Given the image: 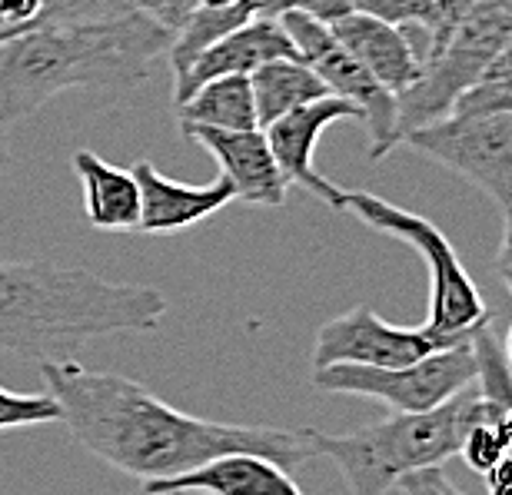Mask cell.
I'll return each mask as SVG.
<instances>
[{"mask_svg": "<svg viewBox=\"0 0 512 495\" xmlns=\"http://www.w3.org/2000/svg\"><path fill=\"white\" fill-rule=\"evenodd\" d=\"M512 40V0H476L449 37L423 60L416 84L396 97L399 143L409 130L449 117L453 103L486 74Z\"/></svg>", "mask_w": 512, "mask_h": 495, "instance_id": "8992f818", "label": "cell"}, {"mask_svg": "<svg viewBox=\"0 0 512 495\" xmlns=\"http://www.w3.org/2000/svg\"><path fill=\"white\" fill-rule=\"evenodd\" d=\"M479 419L489 416L473 383L459 389L443 406L426 412H396L393 419L373 422L350 436H326L320 429L306 432L316 456H326L340 466L350 495H386L409 472L443 466L446 459H453L469 426Z\"/></svg>", "mask_w": 512, "mask_h": 495, "instance_id": "277c9868", "label": "cell"}, {"mask_svg": "<svg viewBox=\"0 0 512 495\" xmlns=\"http://www.w3.org/2000/svg\"><path fill=\"white\" fill-rule=\"evenodd\" d=\"M133 177L140 187V233L170 236L197 226L230 203H237V193L223 177L210 183H180L160 173L150 160L133 163Z\"/></svg>", "mask_w": 512, "mask_h": 495, "instance_id": "4fadbf2b", "label": "cell"}, {"mask_svg": "<svg viewBox=\"0 0 512 495\" xmlns=\"http://www.w3.org/2000/svg\"><path fill=\"white\" fill-rule=\"evenodd\" d=\"M143 495H306L280 462L233 452L180 476L143 482Z\"/></svg>", "mask_w": 512, "mask_h": 495, "instance_id": "9a60e30c", "label": "cell"}, {"mask_svg": "<svg viewBox=\"0 0 512 495\" xmlns=\"http://www.w3.org/2000/svg\"><path fill=\"white\" fill-rule=\"evenodd\" d=\"M60 419H64V412L50 393H14V389L0 386V432L50 426Z\"/></svg>", "mask_w": 512, "mask_h": 495, "instance_id": "44dd1931", "label": "cell"}, {"mask_svg": "<svg viewBox=\"0 0 512 495\" xmlns=\"http://www.w3.org/2000/svg\"><path fill=\"white\" fill-rule=\"evenodd\" d=\"M343 120H360L363 123V113L356 103L330 94V97L303 103V107L283 113V117H276L273 123H266L263 127L266 143H270V150H273L276 163H280L286 183H296L300 190L313 193V197L323 200L330 210H333L340 187H336L333 180H326L323 173L313 167V157H316V143H320L326 127L343 123Z\"/></svg>", "mask_w": 512, "mask_h": 495, "instance_id": "8fae6325", "label": "cell"}, {"mask_svg": "<svg viewBox=\"0 0 512 495\" xmlns=\"http://www.w3.org/2000/svg\"><path fill=\"white\" fill-rule=\"evenodd\" d=\"M4 163H7V123L0 120V183H4Z\"/></svg>", "mask_w": 512, "mask_h": 495, "instance_id": "4dcf8cb0", "label": "cell"}, {"mask_svg": "<svg viewBox=\"0 0 512 495\" xmlns=\"http://www.w3.org/2000/svg\"><path fill=\"white\" fill-rule=\"evenodd\" d=\"M476 353L473 339L439 353H429L409 366H353V363H333L323 369H313L310 383L320 393L333 396H363L376 399L393 412H426L433 406H443L459 389L476 383Z\"/></svg>", "mask_w": 512, "mask_h": 495, "instance_id": "52a82bcc", "label": "cell"}, {"mask_svg": "<svg viewBox=\"0 0 512 495\" xmlns=\"http://www.w3.org/2000/svg\"><path fill=\"white\" fill-rule=\"evenodd\" d=\"M350 0H256L260 17H280V14H306L323 24H333L336 17L350 14Z\"/></svg>", "mask_w": 512, "mask_h": 495, "instance_id": "cb8c5ba5", "label": "cell"}, {"mask_svg": "<svg viewBox=\"0 0 512 495\" xmlns=\"http://www.w3.org/2000/svg\"><path fill=\"white\" fill-rule=\"evenodd\" d=\"M74 173L84 187V213L90 226L107 233H124L140 226V187L124 167H114L94 150L74 153Z\"/></svg>", "mask_w": 512, "mask_h": 495, "instance_id": "e0dca14e", "label": "cell"}, {"mask_svg": "<svg viewBox=\"0 0 512 495\" xmlns=\"http://www.w3.org/2000/svg\"><path fill=\"white\" fill-rule=\"evenodd\" d=\"M433 4H436V24H433V30H429L426 57L433 54V50H439V44L449 37V30H453L459 20L469 14V7H473L476 0H433Z\"/></svg>", "mask_w": 512, "mask_h": 495, "instance_id": "83f0119b", "label": "cell"}, {"mask_svg": "<svg viewBox=\"0 0 512 495\" xmlns=\"http://www.w3.org/2000/svg\"><path fill=\"white\" fill-rule=\"evenodd\" d=\"M180 130L210 127V130H256V103L250 77H220L197 87L177 103Z\"/></svg>", "mask_w": 512, "mask_h": 495, "instance_id": "d6986e66", "label": "cell"}, {"mask_svg": "<svg viewBox=\"0 0 512 495\" xmlns=\"http://www.w3.org/2000/svg\"><path fill=\"white\" fill-rule=\"evenodd\" d=\"M356 14L386 20L396 27H423L426 34L436 24V4L433 0H350Z\"/></svg>", "mask_w": 512, "mask_h": 495, "instance_id": "7402d4cb", "label": "cell"}, {"mask_svg": "<svg viewBox=\"0 0 512 495\" xmlns=\"http://www.w3.org/2000/svg\"><path fill=\"white\" fill-rule=\"evenodd\" d=\"M453 117H483V113H512V40L499 50L486 74L453 103Z\"/></svg>", "mask_w": 512, "mask_h": 495, "instance_id": "ffe728a7", "label": "cell"}, {"mask_svg": "<svg viewBox=\"0 0 512 495\" xmlns=\"http://www.w3.org/2000/svg\"><path fill=\"white\" fill-rule=\"evenodd\" d=\"M170 299L150 283H117L47 260H0V349L37 363L70 359L117 333H153Z\"/></svg>", "mask_w": 512, "mask_h": 495, "instance_id": "7a4b0ae2", "label": "cell"}, {"mask_svg": "<svg viewBox=\"0 0 512 495\" xmlns=\"http://www.w3.org/2000/svg\"><path fill=\"white\" fill-rule=\"evenodd\" d=\"M456 456H463L469 469L479 472V476H486V472L506 456V436H503V429H499V422H489V419L473 422L463 436V442H459Z\"/></svg>", "mask_w": 512, "mask_h": 495, "instance_id": "603a6c76", "label": "cell"}, {"mask_svg": "<svg viewBox=\"0 0 512 495\" xmlns=\"http://www.w3.org/2000/svg\"><path fill=\"white\" fill-rule=\"evenodd\" d=\"M396 489L403 495H463L453 486V479H449L439 466L409 472V476H403L396 482Z\"/></svg>", "mask_w": 512, "mask_h": 495, "instance_id": "4316f807", "label": "cell"}, {"mask_svg": "<svg viewBox=\"0 0 512 495\" xmlns=\"http://www.w3.org/2000/svg\"><path fill=\"white\" fill-rule=\"evenodd\" d=\"M200 7H210V10H220V7H237V4H247V0H197Z\"/></svg>", "mask_w": 512, "mask_h": 495, "instance_id": "1f68e13d", "label": "cell"}, {"mask_svg": "<svg viewBox=\"0 0 512 495\" xmlns=\"http://www.w3.org/2000/svg\"><path fill=\"white\" fill-rule=\"evenodd\" d=\"M503 353H506L509 366H512V326H509V336H506V349H503Z\"/></svg>", "mask_w": 512, "mask_h": 495, "instance_id": "d6a6232c", "label": "cell"}, {"mask_svg": "<svg viewBox=\"0 0 512 495\" xmlns=\"http://www.w3.org/2000/svg\"><path fill=\"white\" fill-rule=\"evenodd\" d=\"M170 30L140 10L100 20H54L0 44V120L17 123L70 90L124 94L167 57Z\"/></svg>", "mask_w": 512, "mask_h": 495, "instance_id": "3957f363", "label": "cell"}, {"mask_svg": "<svg viewBox=\"0 0 512 495\" xmlns=\"http://www.w3.org/2000/svg\"><path fill=\"white\" fill-rule=\"evenodd\" d=\"M283 30L290 34L296 54L316 77L323 80L333 97H343L360 107L363 127L370 133V160H383L399 147L396 130V97L333 37L330 24L306 14H280Z\"/></svg>", "mask_w": 512, "mask_h": 495, "instance_id": "9c48e42d", "label": "cell"}, {"mask_svg": "<svg viewBox=\"0 0 512 495\" xmlns=\"http://www.w3.org/2000/svg\"><path fill=\"white\" fill-rule=\"evenodd\" d=\"M47 24V0H0V44Z\"/></svg>", "mask_w": 512, "mask_h": 495, "instance_id": "d4e9b609", "label": "cell"}, {"mask_svg": "<svg viewBox=\"0 0 512 495\" xmlns=\"http://www.w3.org/2000/svg\"><path fill=\"white\" fill-rule=\"evenodd\" d=\"M459 343L436 336L426 326H393L380 319L373 306H353L346 313L326 319L316 329L313 343V369L333 366V363H353V366H409L439 349H449Z\"/></svg>", "mask_w": 512, "mask_h": 495, "instance_id": "30bf717a", "label": "cell"}, {"mask_svg": "<svg viewBox=\"0 0 512 495\" xmlns=\"http://www.w3.org/2000/svg\"><path fill=\"white\" fill-rule=\"evenodd\" d=\"M496 270L503 276V283L512 293V206L503 210V243H499V256H496Z\"/></svg>", "mask_w": 512, "mask_h": 495, "instance_id": "f1b7e54d", "label": "cell"}, {"mask_svg": "<svg viewBox=\"0 0 512 495\" xmlns=\"http://www.w3.org/2000/svg\"><path fill=\"white\" fill-rule=\"evenodd\" d=\"M44 389L60 402L64 426L90 456L130 479L180 476L233 452H250L296 472L316 459L310 432L240 426L173 409L130 376L77 366L74 359L40 363Z\"/></svg>", "mask_w": 512, "mask_h": 495, "instance_id": "6da1fadb", "label": "cell"}, {"mask_svg": "<svg viewBox=\"0 0 512 495\" xmlns=\"http://www.w3.org/2000/svg\"><path fill=\"white\" fill-rule=\"evenodd\" d=\"M276 57H300L293 47L290 34L283 30L280 17H260L256 14L250 24L230 30L227 37L213 40L193 64L173 77V103H183L193 90L210 84L220 77H250L256 67Z\"/></svg>", "mask_w": 512, "mask_h": 495, "instance_id": "5bb4252c", "label": "cell"}, {"mask_svg": "<svg viewBox=\"0 0 512 495\" xmlns=\"http://www.w3.org/2000/svg\"><path fill=\"white\" fill-rule=\"evenodd\" d=\"M409 143L426 160L459 173L496 206H512V113L443 117L409 130Z\"/></svg>", "mask_w": 512, "mask_h": 495, "instance_id": "ba28073f", "label": "cell"}, {"mask_svg": "<svg viewBox=\"0 0 512 495\" xmlns=\"http://www.w3.org/2000/svg\"><path fill=\"white\" fill-rule=\"evenodd\" d=\"M489 495H512V452H506L493 469L486 472Z\"/></svg>", "mask_w": 512, "mask_h": 495, "instance_id": "f546056e", "label": "cell"}, {"mask_svg": "<svg viewBox=\"0 0 512 495\" xmlns=\"http://www.w3.org/2000/svg\"><path fill=\"white\" fill-rule=\"evenodd\" d=\"M336 213H350L370 230L393 236V240L406 243L409 250L423 256L429 270V316L426 329L436 336L449 339V343H469L473 333L483 323H489L486 299L479 296L473 276L459 263L453 243L446 240L443 230L433 226L426 216L409 213L406 206H396L376 193L366 190H343L336 193L333 203Z\"/></svg>", "mask_w": 512, "mask_h": 495, "instance_id": "5b68a950", "label": "cell"}, {"mask_svg": "<svg viewBox=\"0 0 512 495\" xmlns=\"http://www.w3.org/2000/svg\"><path fill=\"white\" fill-rule=\"evenodd\" d=\"M133 7H137L140 14H147L150 20H157V24L163 30H170V37H173L200 4L197 0H133Z\"/></svg>", "mask_w": 512, "mask_h": 495, "instance_id": "484cf974", "label": "cell"}, {"mask_svg": "<svg viewBox=\"0 0 512 495\" xmlns=\"http://www.w3.org/2000/svg\"><path fill=\"white\" fill-rule=\"evenodd\" d=\"M193 143L217 160L220 177L230 183L240 203L276 210L286 200V183L280 163H276L266 133L256 130H210V127H187L183 130Z\"/></svg>", "mask_w": 512, "mask_h": 495, "instance_id": "7c38bea8", "label": "cell"}, {"mask_svg": "<svg viewBox=\"0 0 512 495\" xmlns=\"http://www.w3.org/2000/svg\"><path fill=\"white\" fill-rule=\"evenodd\" d=\"M253 103H256V123L260 130L276 117L290 113L296 107L320 97H330V90L300 57H276L266 60L263 67H256L250 74Z\"/></svg>", "mask_w": 512, "mask_h": 495, "instance_id": "ac0fdd59", "label": "cell"}, {"mask_svg": "<svg viewBox=\"0 0 512 495\" xmlns=\"http://www.w3.org/2000/svg\"><path fill=\"white\" fill-rule=\"evenodd\" d=\"M330 30H333V37L376 77V84H383L393 97H399L406 87L416 84L419 70H423V54H419L416 44L409 40L406 27L386 24V20L350 10V14L336 17Z\"/></svg>", "mask_w": 512, "mask_h": 495, "instance_id": "2e32d148", "label": "cell"}]
</instances>
